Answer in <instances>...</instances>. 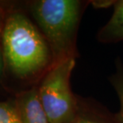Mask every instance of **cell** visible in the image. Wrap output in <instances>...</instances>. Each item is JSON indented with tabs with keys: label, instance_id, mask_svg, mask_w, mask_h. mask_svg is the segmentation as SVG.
<instances>
[{
	"label": "cell",
	"instance_id": "ba28073f",
	"mask_svg": "<svg viewBox=\"0 0 123 123\" xmlns=\"http://www.w3.org/2000/svg\"><path fill=\"white\" fill-rule=\"evenodd\" d=\"M0 123H22L14 101L0 102Z\"/></svg>",
	"mask_w": 123,
	"mask_h": 123
},
{
	"label": "cell",
	"instance_id": "3957f363",
	"mask_svg": "<svg viewBox=\"0 0 123 123\" xmlns=\"http://www.w3.org/2000/svg\"><path fill=\"white\" fill-rule=\"evenodd\" d=\"M75 59L68 58L56 62L41 78L38 94L51 123H64L77 109L78 97L71 88V76Z\"/></svg>",
	"mask_w": 123,
	"mask_h": 123
},
{
	"label": "cell",
	"instance_id": "9c48e42d",
	"mask_svg": "<svg viewBox=\"0 0 123 123\" xmlns=\"http://www.w3.org/2000/svg\"><path fill=\"white\" fill-rule=\"evenodd\" d=\"M115 1H91V3L97 8H104L111 5H114Z\"/></svg>",
	"mask_w": 123,
	"mask_h": 123
},
{
	"label": "cell",
	"instance_id": "7a4b0ae2",
	"mask_svg": "<svg viewBox=\"0 0 123 123\" xmlns=\"http://www.w3.org/2000/svg\"><path fill=\"white\" fill-rule=\"evenodd\" d=\"M91 1L37 0L30 9L53 55V65L79 57L77 36L80 21Z\"/></svg>",
	"mask_w": 123,
	"mask_h": 123
},
{
	"label": "cell",
	"instance_id": "52a82bcc",
	"mask_svg": "<svg viewBox=\"0 0 123 123\" xmlns=\"http://www.w3.org/2000/svg\"><path fill=\"white\" fill-rule=\"evenodd\" d=\"M110 82L114 89L120 101V116L123 122V62L117 58L115 61V70L110 77Z\"/></svg>",
	"mask_w": 123,
	"mask_h": 123
},
{
	"label": "cell",
	"instance_id": "277c9868",
	"mask_svg": "<svg viewBox=\"0 0 123 123\" xmlns=\"http://www.w3.org/2000/svg\"><path fill=\"white\" fill-rule=\"evenodd\" d=\"M64 123H123L119 113H113L92 98L78 97L72 117Z\"/></svg>",
	"mask_w": 123,
	"mask_h": 123
},
{
	"label": "cell",
	"instance_id": "5b68a950",
	"mask_svg": "<svg viewBox=\"0 0 123 123\" xmlns=\"http://www.w3.org/2000/svg\"><path fill=\"white\" fill-rule=\"evenodd\" d=\"M14 102L22 123H51L39 97L37 86L19 93Z\"/></svg>",
	"mask_w": 123,
	"mask_h": 123
},
{
	"label": "cell",
	"instance_id": "30bf717a",
	"mask_svg": "<svg viewBox=\"0 0 123 123\" xmlns=\"http://www.w3.org/2000/svg\"><path fill=\"white\" fill-rule=\"evenodd\" d=\"M2 69V57H1V54H0V70Z\"/></svg>",
	"mask_w": 123,
	"mask_h": 123
},
{
	"label": "cell",
	"instance_id": "8992f818",
	"mask_svg": "<svg viewBox=\"0 0 123 123\" xmlns=\"http://www.w3.org/2000/svg\"><path fill=\"white\" fill-rule=\"evenodd\" d=\"M96 38L104 44L123 42V0L115 1L111 19L98 30Z\"/></svg>",
	"mask_w": 123,
	"mask_h": 123
},
{
	"label": "cell",
	"instance_id": "6da1fadb",
	"mask_svg": "<svg viewBox=\"0 0 123 123\" xmlns=\"http://www.w3.org/2000/svg\"><path fill=\"white\" fill-rule=\"evenodd\" d=\"M3 54L7 65L22 79L33 78L53 66V55L40 30L22 13L10 14L2 34Z\"/></svg>",
	"mask_w": 123,
	"mask_h": 123
}]
</instances>
